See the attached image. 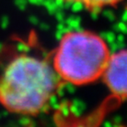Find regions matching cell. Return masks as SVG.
Returning <instances> with one entry per match:
<instances>
[{
    "label": "cell",
    "instance_id": "2",
    "mask_svg": "<svg viewBox=\"0 0 127 127\" xmlns=\"http://www.w3.org/2000/svg\"><path fill=\"white\" fill-rule=\"evenodd\" d=\"M110 55L106 41L98 34L71 30L61 36L51 65L63 84L83 86L102 78Z\"/></svg>",
    "mask_w": 127,
    "mask_h": 127
},
{
    "label": "cell",
    "instance_id": "4",
    "mask_svg": "<svg viewBox=\"0 0 127 127\" xmlns=\"http://www.w3.org/2000/svg\"><path fill=\"white\" fill-rule=\"evenodd\" d=\"M67 4H76L91 12L99 11L107 7H113L123 0H58Z\"/></svg>",
    "mask_w": 127,
    "mask_h": 127
},
{
    "label": "cell",
    "instance_id": "1",
    "mask_svg": "<svg viewBox=\"0 0 127 127\" xmlns=\"http://www.w3.org/2000/svg\"><path fill=\"white\" fill-rule=\"evenodd\" d=\"M62 84L50 62L34 55L19 54L0 74V105L10 113L38 115Z\"/></svg>",
    "mask_w": 127,
    "mask_h": 127
},
{
    "label": "cell",
    "instance_id": "3",
    "mask_svg": "<svg viewBox=\"0 0 127 127\" xmlns=\"http://www.w3.org/2000/svg\"><path fill=\"white\" fill-rule=\"evenodd\" d=\"M102 78L114 96L127 100V49L110 55Z\"/></svg>",
    "mask_w": 127,
    "mask_h": 127
}]
</instances>
